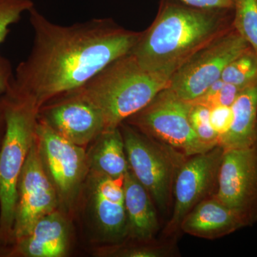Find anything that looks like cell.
<instances>
[{
  "mask_svg": "<svg viewBox=\"0 0 257 257\" xmlns=\"http://www.w3.org/2000/svg\"><path fill=\"white\" fill-rule=\"evenodd\" d=\"M29 13L33 45L7 93L30 99L39 110L131 52L142 35L110 18L63 26L52 23L35 7Z\"/></svg>",
  "mask_w": 257,
  "mask_h": 257,
  "instance_id": "obj_1",
  "label": "cell"
},
{
  "mask_svg": "<svg viewBox=\"0 0 257 257\" xmlns=\"http://www.w3.org/2000/svg\"><path fill=\"white\" fill-rule=\"evenodd\" d=\"M234 10H204L162 0L152 25L131 53L140 65L170 79L198 51L233 26Z\"/></svg>",
  "mask_w": 257,
  "mask_h": 257,
  "instance_id": "obj_2",
  "label": "cell"
},
{
  "mask_svg": "<svg viewBox=\"0 0 257 257\" xmlns=\"http://www.w3.org/2000/svg\"><path fill=\"white\" fill-rule=\"evenodd\" d=\"M169 80L165 76L143 68L130 52L70 92L99 111L106 131L119 127L143 109L168 86Z\"/></svg>",
  "mask_w": 257,
  "mask_h": 257,
  "instance_id": "obj_3",
  "label": "cell"
},
{
  "mask_svg": "<svg viewBox=\"0 0 257 257\" xmlns=\"http://www.w3.org/2000/svg\"><path fill=\"white\" fill-rule=\"evenodd\" d=\"M5 128L0 146V243H13L18 185L36 137L39 109L30 99L3 95Z\"/></svg>",
  "mask_w": 257,
  "mask_h": 257,
  "instance_id": "obj_4",
  "label": "cell"
},
{
  "mask_svg": "<svg viewBox=\"0 0 257 257\" xmlns=\"http://www.w3.org/2000/svg\"><path fill=\"white\" fill-rule=\"evenodd\" d=\"M125 152L130 170L148 191L161 211H168L176 174L187 157L147 136L127 123H121Z\"/></svg>",
  "mask_w": 257,
  "mask_h": 257,
  "instance_id": "obj_5",
  "label": "cell"
},
{
  "mask_svg": "<svg viewBox=\"0 0 257 257\" xmlns=\"http://www.w3.org/2000/svg\"><path fill=\"white\" fill-rule=\"evenodd\" d=\"M191 108L190 101L180 99L167 87L126 121L147 136L188 157L214 147L203 143L194 133L189 121Z\"/></svg>",
  "mask_w": 257,
  "mask_h": 257,
  "instance_id": "obj_6",
  "label": "cell"
},
{
  "mask_svg": "<svg viewBox=\"0 0 257 257\" xmlns=\"http://www.w3.org/2000/svg\"><path fill=\"white\" fill-rule=\"evenodd\" d=\"M250 47L234 28L203 47L171 76L167 87L180 99L192 101L221 79L234 58Z\"/></svg>",
  "mask_w": 257,
  "mask_h": 257,
  "instance_id": "obj_7",
  "label": "cell"
},
{
  "mask_svg": "<svg viewBox=\"0 0 257 257\" xmlns=\"http://www.w3.org/2000/svg\"><path fill=\"white\" fill-rule=\"evenodd\" d=\"M36 141L44 169L57 193L60 204L69 207L89 173L87 153L38 117Z\"/></svg>",
  "mask_w": 257,
  "mask_h": 257,
  "instance_id": "obj_8",
  "label": "cell"
},
{
  "mask_svg": "<svg viewBox=\"0 0 257 257\" xmlns=\"http://www.w3.org/2000/svg\"><path fill=\"white\" fill-rule=\"evenodd\" d=\"M214 196L245 226L257 222V147L224 150Z\"/></svg>",
  "mask_w": 257,
  "mask_h": 257,
  "instance_id": "obj_9",
  "label": "cell"
},
{
  "mask_svg": "<svg viewBox=\"0 0 257 257\" xmlns=\"http://www.w3.org/2000/svg\"><path fill=\"white\" fill-rule=\"evenodd\" d=\"M224 149L220 145L204 153L184 159L176 174L172 216L165 233L172 234L179 229L184 216L199 202L214 195Z\"/></svg>",
  "mask_w": 257,
  "mask_h": 257,
  "instance_id": "obj_10",
  "label": "cell"
},
{
  "mask_svg": "<svg viewBox=\"0 0 257 257\" xmlns=\"http://www.w3.org/2000/svg\"><path fill=\"white\" fill-rule=\"evenodd\" d=\"M59 204L55 187L42 165L35 137L19 179L13 243L26 236L37 221L57 210Z\"/></svg>",
  "mask_w": 257,
  "mask_h": 257,
  "instance_id": "obj_11",
  "label": "cell"
},
{
  "mask_svg": "<svg viewBox=\"0 0 257 257\" xmlns=\"http://www.w3.org/2000/svg\"><path fill=\"white\" fill-rule=\"evenodd\" d=\"M52 101L39 110L38 117L71 143L85 146L104 131L99 111L73 93H65Z\"/></svg>",
  "mask_w": 257,
  "mask_h": 257,
  "instance_id": "obj_12",
  "label": "cell"
},
{
  "mask_svg": "<svg viewBox=\"0 0 257 257\" xmlns=\"http://www.w3.org/2000/svg\"><path fill=\"white\" fill-rule=\"evenodd\" d=\"M91 192L94 216L103 234L111 241L127 236L123 178L92 175Z\"/></svg>",
  "mask_w": 257,
  "mask_h": 257,
  "instance_id": "obj_13",
  "label": "cell"
},
{
  "mask_svg": "<svg viewBox=\"0 0 257 257\" xmlns=\"http://www.w3.org/2000/svg\"><path fill=\"white\" fill-rule=\"evenodd\" d=\"M69 224L60 211L43 216L30 232L15 241L10 254L28 257H60L67 252Z\"/></svg>",
  "mask_w": 257,
  "mask_h": 257,
  "instance_id": "obj_14",
  "label": "cell"
},
{
  "mask_svg": "<svg viewBox=\"0 0 257 257\" xmlns=\"http://www.w3.org/2000/svg\"><path fill=\"white\" fill-rule=\"evenodd\" d=\"M236 213L214 195L197 204L181 222L186 234L206 239H216L245 227Z\"/></svg>",
  "mask_w": 257,
  "mask_h": 257,
  "instance_id": "obj_15",
  "label": "cell"
},
{
  "mask_svg": "<svg viewBox=\"0 0 257 257\" xmlns=\"http://www.w3.org/2000/svg\"><path fill=\"white\" fill-rule=\"evenodd\" d=\"M123 189L127 217V236L145 242L151 241L160 227L151 195L130 169L123 178Z\"/></svg>",
  "mask_w": 257,
  "mask_h": 257,
  "instance_id": "obj_16",
  "label": "cell"
},
{
  "mask_svg": "<svg viewBox=\"0 0 257 257\" xmlns=\"http://www.w3.org/2000/svg\"><path fill=\"white\" fill-rule=\"evenodd\" d=\"M231 109L232 124L219 145L224 150L257 147V84L243 89Z\"/></svg>",
  "mask_w": 257,
  "mask_h": 257,
  "instance_id": "obj_17",
  "label": "cell"
},
{
  "mask_svg": "<svg viewBox=\"0 0 257 257\" xmlns=\"http://www.w3.org/2000/svg\"><path fill=\"white\" fill-rule=\"evenodd\" d=\"M94 141V146L87 153L91 175L124 178L130 166L119 126L103 132Z\"/></svg>",
  "mask_w": 257,
  "mask_h": 257,
  "instance_id": "obj_18",
  "label": "cell"
},
{
  "mask_svg": "<svg viewBox=\"0 0 257 257\" xmlns=\"http://www.w3.org/2000/svg\"><path fill=\"white\" fill-rule=\"evenodd\" d=\"M224 82L245 88L257 84V53L251 47L231 61L223 71Z\"/></svg>",
  "mask_w": 257,
  "mask_h": 257,
  "instance_id": "obj_19",
  "label": "cell"
},
{
  "mask_svg": "<svg viewBox=\"0 0 257 257\" xmlns=\"http://www.w3.org/2000/svg\"><path fill=\"white\" fill-rule=\"evenodd\" d=\"M233 26L257 53V0H234Z\"/></svg>",
  "mask_w": 257,
  "mask_h": 257,
  "instance_id": "obj_20",
  "label": "cell"
},
{
  "mask_svg": "<svg viewBox=\"0 0 257 257\" xmlns=\"http://www.w3.org/2000/svg\"><path fill=\"white\" fill-rule=\"evenodd\" d=\"M243 89H244L219 79L211 84L202 96L190 102L200 104L209 109L218 106H231Z\"/></svg>",
  "mask_w": 257,
  "mask_h": 257,
  "instance_id": "obj_21",
  "label": "cell"
},
{
  "mask_svg": "<svg viewBox=\"0 0 257 257\" xmlns=\"http://www.w3.org/2000/svg\"><path fill=\"white\" fill-rule=\"evenodd\" d=\"M189 121L194 133L203 143L212 147L219 145V135L211 126L209 108L192 104Z\"/></svg>",
  "mask_w": 257,
  "mask_h": 257,
  "instance_id": "obj_22",
  "label": "cell"
},
{
  "mask_svg": "<svg viewBox=\"0 0 257 257\" xmlns=\"http://www.w3.org/2000/svg\"><path fill=\"white\" fill-rule=\"evenodd\" d=\"M34 7L32 0H0V45L8 36L10 27Z\"/></svg>",
  "mask_w": 257,
  "mask_h": 257,
  "instance_id": "obj_23",
  "label": "cell"
},
{
  "mask_svg": "<svg viewBox=\"0 0 257 257\" xmlns=\"http://www.w3.org/2000/svg\"><path fill=\"white\" fill-rule=\"evenodd\" d=\"M211 126L219 135V140L229 131L233 121L231 106H218L209 109Z\"/></svg>",
  "mask_w": 257,
  "mask_h": 257,
  "instance_id": "obj_24",
  "label": "cell"
},
{
  "mask_svg": "<svg viewBox=\"0 0 257 257\" xmlns=\"http://www.w3.org/2000/svg\"><path fill=\"white\" fill-rule=\"evenodd\" d=\"M193 8L204 10H234V0H176Z\"/></svg>",
  "mask_w": 257,
  "mask_h": 257,
  "instance_id": "obj_25",
  "label": "cell"
},
{
  "mask_svg": "<svg viewBox=\"0 0 257 257\" xmlns=\"http://www.w3.org/2000/svg\"><path fill=\"white\" fill-rule=\"evenodd\" d=\"M13 77L14 72L11 62L0 54V98L9 90Z\"/></svg>",
  "mask_w": 257,
  "mask_h": 257,
  "instance_id": "obj_26",
  "label": "cell"
},
{
  "mask_svg": "<svg viewBox=\"0 0 257 257\" xmlns=\"http://www.w3.org/2000/svg\"><path fill=\"white\" fill-rule=\"evenodd\" d=\"M5 121L4 114V103H3V96L0 98V135H1L2 130H5ZM3 138H2L1 140H3Z\"/></svg>",
  "mask_w": 257,
  "mask_h": 257,
  "instance_id": "obj_27",
  "label": "cell"
}]
</instances>
